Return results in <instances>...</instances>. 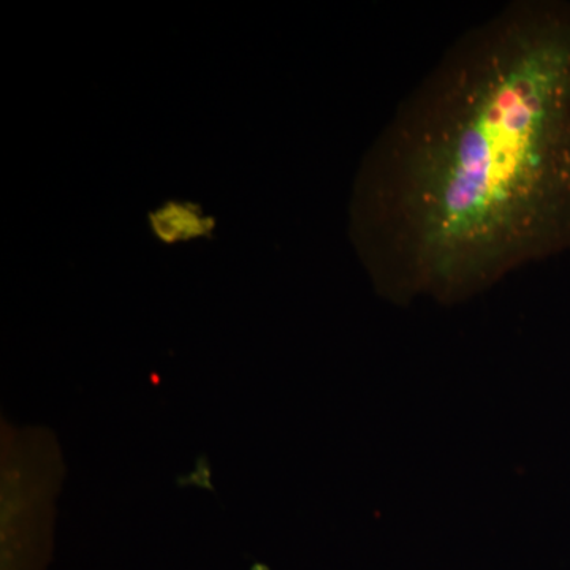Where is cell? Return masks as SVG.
I'll use <instances>...</instances> for the list:
<instances>
[{
    "label": "cell",
    "instance_id": "7a4b0ae2",
    "mask_svg": "<svg viewBox=\"0 0 570 570\" xmlns=\"http://www.w3.org/2000/svg\"><path fill=\"white\" fill-rule=\"evenodd\" d=\"M153 225L157 236L168 243L195 238L209 230L208 219L202 217L197 209L176 204L164 206L154 214Z\"/></svg>",
    "mask_w": 570,
    "mask_h": 570
},
{
    "label": "cell",
    "instance_id": "6da1fadb",
    "mask_svg": "<svg viewBox=\"0 0 570 570\" xmlns=\"http://www.w3.org/2000/svg\"><path fill=\"white\" fill-rule=\"evenodd\" d=\"M351 235L400 305L570 254V0H512L445 48L363 159Z\"/></svg>",
    "mask_w": 570,
    "mask_h": 570
}]
</instances>
